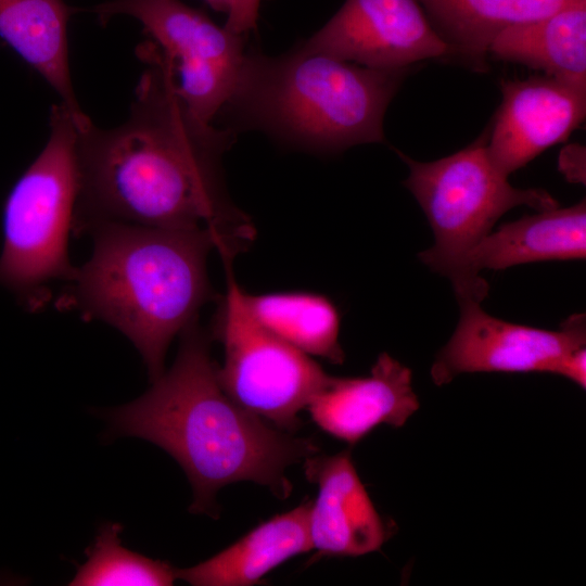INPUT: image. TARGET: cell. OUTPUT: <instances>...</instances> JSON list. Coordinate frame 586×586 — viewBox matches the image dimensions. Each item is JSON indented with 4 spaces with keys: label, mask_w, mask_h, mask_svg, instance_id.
Instances as JSON below:
<instances>
[{
    "label": "cell",
    "mask_w": 586,
    "mask_h": 586,
    "mask_svg": "<svg viewBox=\"0 0 586 586\" xmlns=\"http://www.w3.org/2000/svg\"><path fill=\"white\" fill-rule=\"evenodd\" d=\"M488 54L586 85V1L506 27L492 41Z\"/></svg>",
    "instance_id": "obj_17"
},
{
    "label": "cell",
    "mask_w": 586,
    "mask_h": 586,
    "mask_svg": "<svg viewBox=\"0 0 586 586\" xmlns=\"http://www.w3.org/2000/svg\"><path fill=\"white\" fill-rule=\"evenodd\" d=\"M305 474L318 486L310 502L308 531L320 556L359 557L379 550L387 528L353 463L349 450L305 459Z\"/></svg>",
    "instance_id": "obj_12"
},
{
    "label": "cell",
    "mask_w": 586,
    "mask_h": 586,
    "mask_svg": "<svg viewBox=\"0 0 586 586\" xmlns=\"http://www.w3.org/2000/svg\"><path fill=\"white\" fill-rule=\"evenodd\" d=\"M418 408L411 370L386 353L368 377H330L306 407L322 431L351 445L378 425L403 426Z\"/></svg>",
    "instance_id": "obj_13"
},
{
    "label": "cell",
    "mask_w": 586,
    "mask_h": 586,
    "mask_svg": "<svg viewBox=\"0 0 586 586\" xmlns=\"http://www.w3.org/2000/svg\"><path fill=\"white\" fill-rule=\"evenodd\" d=\"M46 145L18 178L3 208L0 283L40 307L49 286L75 276L68 256L78 195L74 115L52 105Z\"/></svg>",
    "instance_id": "obj_6"
},
{
    "label": "cell",
    "mask_w": 586,
    "mask_h": 586,
    "mask_svg": "<svg viewBox=\"0 0 586 586\" xmlns=\"http://www.w3.org/2000/svg\"><path fill=\"white\" fill-rule=\"evenodd\" d=\"M209 337L198 322L181 333L168 371L139 398L109 410L111 433L149 441L168 453L186 472L193 513H217V492L231 483L252 481L279 498L292 484L285 470L317 454L309 438L266 423L233 402L222 390Z\"/></svg>",
    "instance_id": "obj_2"
},
{
    "label": "cell",
    "mask_w": 586,
    "mask_h": 586,
    "mask_svg": "<svg viewBox=\"0 0 586 586\" xmlns=\"http://www.w3.org/2000/svg\"><path fill=\"white\" fill-rule=\"evenodd\" d=\"M122 530L118 523H107L101 527L94 543L86 550L87 561L78 568L69 585L174 584L176 569L168 562L153 560L124 547L119 538Z\"/></svg>",
    "instance_id": "obj_20"
},
{
    "label": "cell",
    "mask_w": 586,
    "mask_h": 586,
    "mask_svg": "<svg viewBox=\"0 0 586 586\" xmlns=\"http://www.w3.org/2000/svg\"><path fill=\"white\" fill-rule=\"evenodd\" d=\"M205 2L215 11L228 14L232 0H205Z\"/></svg>",
    "instance_id": "obj_23"
},
{
    "label": "cell",
    "mask_w": 586,
    "mask_h": 586,
    "mask_svg": "<svg viewBox=\"0 0 586 586\" xmlns=\"http://www.w3.org/2000/svg\"><path fill=\"white\" fill-rule=\"evenodd\" d=\"M455 332L431 368L436 385L462 373L548 372L569 353L586 343L585 316L573 315L559 330L511 323L493 317L474 300H458Z\"/></svg>",
    "instance_id": "obj_9"
},
{
    "label": "cell",
    "mask_w": 586,
    "mask_h": 586,
    "mask_svg": "<svg viewBox=\"0 0 586 586\" xmlns=\"http://www.w3.org/2000/svg\"><path fill=\"white\" fill-rule=\"evenodd\" d=\"M555 374L563 375L574 383H576L582 388L586 386V351L585 346L577 348L563 358L557 364Z\"/></svg>",
    "instance_id": "obj_22"
},
{
    "label": "cell",
    "mask_w": 586,
    "mask_h": 586,
    "mask_svg": "<svg viewBox=\"0 0 586 586\" xmlns=\"http://www.w3.org/2000/svg\"><path fill=\"white\" fill-rule=\"evenodd\" d=\"M137 53L146 68L126 122L103 129L86 116L76 124L73 231L107 221L204 231L216 239L224 262H232L255 234L224 186L220 158L232 135L187 107L169 62L153 42Z\"/></svg>",
    "instance_id": "obj_1"
},
{
    "label": "cell",
    "mask_w": 586,
    "mask_h": 586,
    "mask_svg": "<svg viewBox=\"0 0 586 586\" xmlns=\"http://www.w3.org/2000/svg\"><path fill=\"white\" fill-rule=\"evenodd\" d=\"M502 101L487 152L506 176L565 141L586 114V85L543 75L500 82Z\"/></svg>",
    "instance_id": "obj_11"
},
{
    "label": "cell",
    "mask_w": 586,
    "mask_h": 586,
    "mask_svg": "<svg viewBox=\"0 0 586 586\" xmlns=\"http://www.w3.org/2000/svg\"><path fill=\"white\" fill-rule=\"evenodd\" d=\"M260 0H232L225 27L243 35L256 27Z\"/></svg>",
    "instance_id": "obj_21"
},
{
    "label": "cell",
    "mask_w": 586,
    "mask_h": 586,
    "mask_svg": "<svg viewBox=\"0 0 586 586\" xmlns=\"http://www.w3.org/2000/svg\"><path fill=\"white\" fill-rule=\"evenodd\" d=\"M409 68L381 71L303 47L281 56L246 54L228 103L285 141L320 151L382 142L388 104Z\"/></svg>",
    "instance_id": "obj_4"
},
{
    "label": "cell",
    "mask_w": 586,
    "mask_h": 586,
    "mask_svg": "<svg viewBox=\"0 0 586 586\" xmlns=\"http://www.w3.org/2000/svg\"><path fill=\"white\" fill-rule=\"evenodd\" d=\"M74 11L63 0H0V37L78 120L86 114L77 102L68 62L67 25Z\"/></svg>",
    "instance_id": "obj_16"
},
{
    "label": "cell",
    "mask_w": 586,
    "mask_h": 586,
    "mask_svg": "<svg viewBox=\"0 0 586 586\" xmlns=\"http://www.w3.org/2000/svg\"><path fill=\"white\" fill-rule=\"evenodd\" d=\"M302 47L357 65L397 71L456 58L417 0H345Z\"/></svg>",
    "instance_id": "obj_10"
},
{
    "label": "cell",
    "mask_w": 586,
    "mask_h": 586,
    "mask_svg": "<svg viewBox=\"0 0 586 586\" xmlns=\"http://www.w3.org/2000/svg\"><path fill=\"white\" fill-rule=\"evenodd\" d=\"M91 11L101 24L120 14L141 23L169 62L178 94L198 118L212 123L228 105L245 61L242 35L180 0H110Z\"/></svg>",
    "instance_id": "obj_8"
},
{
    "label": "cell",
    "mask_w": 586,
    "mask_h": 586,
    "mask_svg": "<svg viewBox=\"0 0 586 586\" xmlns=\"http://www.w3.org/2000/svg\"><path fill=\"white\" fill-rule=\"evenodd\" d=\"M85 233L92 238L91 256L76 269L61 303L122 332L153 382L165 371L170 342L215 298L206 260L218 243L204 231L109 221Z\"/></svg>",
    "instance_id": "obj_3"
},
{
    "label": "cell",
    "mask_w": 586,
    "mask_h": 586,
    "mask_svg": "<svg viewBox=\"0 0 586 586\" xmlns=\"http://www.w3.org/2000/svg\"><path fill=\"white\" fill-rule=\"evenodd\" d=\"M243 302L262 327L290 345L333 364L344 361L340 315L326 296L305 292L251 295L243 291Z\"/></svg>",
    "instance_id": "obj_19"
},
{
    "label": "cell",
    "mask_w": 586,
    "mask_h": 586,
    "mask_svg": "<svg viewBox=\"0 0 586 586\" xmlns=\"http://www.w3.org/2000/svg\"><path fill=\"white\" fill-rule=\"evenodd\" d=\"M227 265V291L214 323L224 346L219 383L245 410L283 431H294L298 413L324 387L330 377L296 347L270 333L247 311L243 290Z\"/></svg>",
    "instance_id": "obj_7"
},
{
    "label": "cell",
    "mask_w": 586,
    "mask_h": 586,
    "mask_svg": "<svg viewBox=\"0 0 586 586\" xmlns=\"http://www.w3.org/2000/svg\"><path fill=\"white\" fill-rule=\"evenodd\" d=\"M586 256L585 200L565 207L538 211L500 226L472 251L468 268L475 279L483 269H506L520 264L584 259Z\"/></svg>",
    "instance_id": "obj_14"
},
{
    "label": "cell",
    "mask_w": 586,
    "mask_h": 586,
    "mask_svg": "<svg viewBox=\"0 0 586 586\" xmlns=\"http://www.w3.org/2000/svg\"><path fill=\"white\" fill-rule=\"evenodd\" d=\"M586 0H417L430 23L475 71L486 69L488 48L506 27Z\"/></svg>",
    "instance_id": "obj_18"
},
{
    "label": "cell",
    "mask_w": 586,
    "mask_h": 586,
    "mask_svg": "<svg viewBox=\"0 0 586 586\" xmlns=\"http://www.w3.org/2000/svg\"><path fill=\"white\" fill-rule=\"evenodd\" d=\"M488 133L489 129L467 148L432 162L415 161L396 150L409 168L404 184L423 209L434 235L433 246L419 253V259L451 281L457 300L480 303L487 296L488 283L470 275L472 251L511 208L559 206L544 189L509 183L488 155Z\"/></svg>",
    "instance_id": "obj_5"
},
{
    "label": "cell",
    "mask_w": 586,
    "mask_h": 586,
    "mask_svg": "<svg viewBox=\"0 0 586 586\" xmlns=\"http://www.w3.org/2000/svg\"><path fill=\"white\" fill-rule=\"evenodd\" d=\"M311 501L259 524L204 562L176 569V577L195 586H249L288 559L309 551Z\"/></svg>",
    "instance_id": "obj_15"
}]
</instances>
